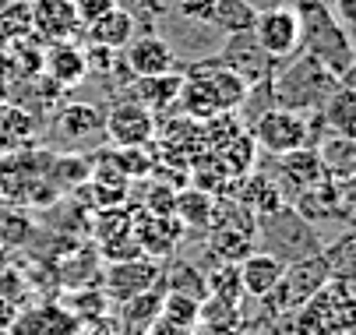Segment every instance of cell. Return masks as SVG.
Returning a JSON list of instances; mask_svg holds the SVG:
<instances>
[{
	"label": "cell",
	"instance_id": "1",
	"mask_svg": "<svg viewBox=\"0 0 356 335\" xmlns=\"http://www.w3.org/2000/svg\"><path fill=\"white\" fill-rule=\"evenodd\" d=\"M300 18V54L314 57L335 81L353 85V32H346L325 0H296L293 4Z\"/></svg>",
	"mask_w": 356,
	"mask_h": 335
},
{
	"label": "cell",
	"instance_id": "2",
	"mask_svg": "<svg viewBox=\"0 0 356 335\" xmlns=\"http://www.w3.org/2000/svg\"><path fill=\"white\" fill-rule=\"evenodd\" d=\"M250 95V85L222 60H201L184 74L177 106L191 120H209L216 113H236Z\"/></svg>",
	"mask_w": 356,
	"mask_h": 335
},
{
	"label": "cell",
	"instance_id": "3",
	"mask_svg": "<svg viewBox=\"0 0 356 335\" xmlns=\"http://www.w3.org/2000/svg\"><path fill=\"white\" fill-rule=\"evenodd\" d=\"M325 131L321 117L318 113H307V110H289V106H272L265 110L250 127V138L261 152H268L272 159L275 156H286L293 149H303V145H314L318 134Z\"/></svg>",
	"mask_w": 356,
	"mask_h": 335
},
{
	"label": "cell",
	"instance_id": "4",
	"mask_svg": "<svg viewBox=\"0 0 356 335\" xmlns=\"http://www.w3.org/2000/svg\"><path fill=\"white\" fill-rule=\"evenodd\" d=\"M328 275L332 272H328L321 251L307 254V258H296V261H286V272H282L279 286L268 297H261V304L272 307V318H289L293 311H300L321 290V286L328 282Z\"/></svg>",
	"mask_w": 356,
	"mask_h": 335
},
{
	"label": "cell",
	"instance_id": "5",
	"mask_svg": "<svg viewBox=\"0 0 356 335\" xmlns=\"http://www.w3.org/2000/svg\"><path fill=\"white\" fill-rule=\"evenodd\" d=\"M332 85H335V78L307 54L300 57V64H289L282 71V78L272 81V88L279 95V106L307 110V113H318V106L325 103V95L332 92Z\"/></svg>",
	"mask_w": 356,
	"mask_h": 335
},
{
	"label": "cell",
	"instance_id": "6",
	"mask_svg": "<svg viewBox=\"0 0 356 335\" xmlns=\"http://www.w3.org/2000/svg\"><path fill=\"white\" fill-rule=\"evenodd\" d=\"M254 46L268 57V60H289L300 54V18L293 4H272L265 11L254 15L250 25Z\"/></svg>",
	"mask_w": 356,
	"mask_h": 335
},
{
	"label": "cell",
	"instance_id": "7",
	"mask_svg": "<svg viewBox=\"0 0 356 335\" xmlns=\"http://www.w3.org/2000/svg\"><path fill=\"white\" fill-rule=\"evenodd\" d=\"M103 134L117 149H148L156 141V113L131 99H120L103 113Z\"/></svg>",
	"mask_w": 356,
	"mask_h": 335
},
{
	"label": "cell",
	"instance_id": "8",
	"mask_svg": "<svg viewBox=\"0 0 356 335\" xmlns=\"http://www.w3.org/2000/svg\"><path fill=\"white\" fill-rule=\"evenodd\" d=\"M159 265L148 258H127V261H110L106 272L99 275V290L110 297V304H124L145 290L159 286Z\"/></svg>",
	"mask_w": 356,
	"mask_h": 335
},
{
	"label": "cell",
	"instance_id": "9",
	"mask_svg": "<svg viewBox=\"0 0 356 335\" xmlns=\"http://www.w3.org/2000/svg\"><path fill=\"white\" fill-rule=\"evenodd\" d=\"M29 32L42 46L67 42L81 35V22L71 0H29Z\"/></svg>",
	"mask_w": 356,
	"mask_h": 335
},
{
	"label": "cell",
	"instance_id": "10",
	"mask_svg": "<svg viewBox=\"0 0 356 335\" xmlns=\"http://www.w3.org/2000/svg\"><path fill=\"white\" fill-rule=\"evenodd\" d=\"M120 64L127 67L131 78L170 74V71H177V54H173V46H170L159 32H145V35H134V39L124 46Z\"/></svg>",
	"mask_w": 356,
	"mask_h": 335
},
{
	"label": "cell",
	"instance_id": "11",
	"mask_svg": "<svg viewBox=\"0 0 356 335\" xmlns=\"http://www.w3.org/2000/svg\"><path fill=\"white\" fill-rule=\"evenodd\" d=\"M42 78H49L54 85H60L64 92L67 88H78L85 78H88V67H85V54L74 39L67 42H49L42 46Z\"/></svg>",
	"mask_w": 356,
	"mask_h": 335
},
{
	"label": "cell",
	"instance_id": "12",
	"mask_svg": "<svg viewBox=\"0 0 356 335\" xmlns=\"http://www.w3.org/2000/svg\"><path fill=\"white\" fill-rule=\"evenodd\" d=\"M275 159H279V177H275V183H279V190L286 195V205H289L293 195H300V190H307L311 183L325 180V170H321V159H318L314 145L293 149V152L275 156Z\"/></svg>",
	"mask_w": 356,
	"mask_h": 335
},
{
	"label": "cell",
	"instance_id": "13",
	"mask_svg": "<svg viewBox=\"0 0 356 335\" xmlns=\"http://www.w3.org/2000/svg\"><path fill=\"white\" fill-rule=\"evenodd\" d=\"M85 325L64 304H42L15 318L11 335H81Z\"/></svg>",
	"mask_w": 356,
	"mask_h": 335
},
{
	"label": "cell",
	"instance_id": "14",
	"mask_svg": "<svg viewBox=\"0 0 356 335\" xmlns=\"http://www.w3.org/2000/svg\"><path fill=\"white\" fill-rule=\"evenodd\" d=\"M54 131L67 145H85L95 134H103V110L92 103H60L54 110Z\"/></svg>",
	"mask_w": 356,
	"mask_h": 335
},
{
	"label": "cell",
	"instance_id": "15",
	"mask_svg": "<svg viewBox=\"0 0 356 335\" xmlns=\"http://www.w3.org/2000/svg\"><path fill=\"white\" fill-rule=\"evenodd\" d=\"M134 240H138V251L145 258H170L180 244V222L173 215H138L134 222Z\"/></svg>",
	"mask_w": 356,
	"mask_h": 335
},
{
	"label": "cell",
	"instance_id": "16",
	"mask_svg": "<svg viewBox=\"0 0 356 335\" xmlns=\"http://www.w3.org/2000/svg\"><path fill=\"white\" fill-rule=\"evenodd\" d=\"M236 268H240L243 297L261 300V297H268L275 286H279V279H282V272H286V258H279V254H272V251H258V247H254Z\"/></svg>",
	"mask_w": 356,
	"mask_h": 335
},
{
	"label": "cell",
	"instance_id": "17",
	"mask_svg": "<svg viewBox=\"0 0 356 335\" xmlns=\"http://www.w3.org/2000/svg\"><path fill=\"white\" fill-rule=\"evenodd\" d=\"M314 152L321 159V170L332 183H353L356 173V138L335 134V131H321L314 141Z\"/></svg>",
	"mask_w": 356,
	"mask_h": 335
},
{
	"label": "cell",
	"instance_id": "18",
	"mask_svg": "<svg viewBox=\"0 0 356 335\" xmlns=\"http://www.w3.org/2000/svg\"><path fill=\"white\" fill-rule=\"evenodd\" d=\"M180 85H184V74L180 71H170V74H148V78H134L127 85V99L145 106L148 113H166L177 106L180 99Z\"/></svg>",
	"mask_w": 356,
	"mask_h": 335
},
{
	"label": "cell",
	"instance_id": "19",
	"mask_svg": "<svg viewBox=\"0 0 356 335\" xmlns=\"http://www.w3.org/2000/svg\"><path fill=\"white\" fill-rule=\"evenodd\" d=\"M81 32L88 35V42H95V46H110V50L120 54L124 46L138 35V22H134V11L113 4L106 15H99L95 22H88Z\"/></svg>",
	"mask_w": 356,
	"mask_h": 335
},
{
	"label": "cell",
	"instance_id": "20",
	"mask_svg": "<svg viewBox=\"0 0 356 335\" xmlns=\"http://www.w3.org/2000/svg\"><path fill=\"white\" fill-rule=\"evenodd\" d=\"M39 138V117L22 103H0V152L29 149Z\"/></svg>",
	"mask_w": 356,
	"mask_h": 335
},
{
	"label": "cell",
	"instance_id": "21",
	"mask_svg": "<svg viewBox=\"0 0 356 335\" xmlns=\"http://www.w3.org/2000/svg\"><path fill=\"white\" fill-rule=\"evenodd\" d=\"M240 202H243L254 215H258V219L286 209V195L279 190V183L272 180V173H258V170H250V173L240 180Z\"/></svg>",
	"mask_w": 356,
	"mask_h": 335
},
{
	"label": "cell",
	"instance_id": "22",
	"mask_svg": "<svg viewBox=\"0 0 356 335\" xmlns=\"http://www.w3.org/2000/svg\"><path fill=\"white\" fill-rule=\"evenodd\" d=\"M318 117L328 131L335 134H346V138H356V99H353V85L346 81H335L332 92L325 95V103L318 106Z\"/></svg>",
	"mask_w": 356,
	"mask_h": 335
},
{
	"label": "cell",
	"instance_id": "23",
	"mask_svg": "<svg viewBox=\"0 0 356 335\" xmlns=\"http://www.w3.org/2000/svg\"><path fill=\"white\" fill-rule=\"evenodd\" d=\"M159 307H163V290L156 286V290H145L124 304H117V328L120 335H131V332H148V325L159 318Z\"/></svg>",
	"mask_w": 356,
	"mask_h": 335
},
{
	"label": "cell",
	"instance_id": "24",
	"mask_svg": "<svg viewBox=\"0 0 356 335\" xmlns=\"http://www.w3.org/2000/svg\"><path fill=\"white\" fill-rule=\"evenodd\" d=\"M159 286H163V293H180V297H191V300H205L209 297V286H205V272H201L197 265L177 258L170 261L166 272H159Z\"/></svg>",
	"mask_w": 356,
	"mask_h": 335
},
{
	"label": "cell",
	"instance_id": "25",
	"mask_svg": "<svg viewBox=\"0 0 356 335\" xmlns=\"http://www.w3.org/2000/svg\"><path fill=\"white\" fill-rule=\"evenodd\" d=\"M212 209H216V198L205 195L201 187L180 190V195L173 198V219H177L180 226H191V229H209Z\"/></svg>",
	"mask_w": 356,
	"mask_h": 335
},
{
	"label": "cell",
	"instance_id": "26",
	"mask_svg": "<svg viewBox=\"0 0 356 335\" xmlns=\"http://www.w3.org/2000/svg\"><path fill=\"white\" fill-rule=\"evenodd\" d=\"M258 240H254L250 233H240V229H229V226H212V236H209V254H216L219 261H233L240 265Z\"/></svg>",
	"mask_w": 356,
	"mask_h": 335
},
{
	"label": "cell",
	"instance_id": "27",
	"mask_svg": "<svg viewBox=\"0 0 356 335\" xmlns=\"http://www.w3.org/2000/svg\"><path fill=\"white\" fill-rule=\"evenodd\" d=\"M67 311L81 321V325H95V321H103L110 318V297L99 290V286H74V297L67 300Z\"/></svg>",
	"mask_w": 356,
	"mask_h": 335
},
{
	"label": "cell",
	"instance_id": "28",
	"mask_svg": "<svg viewBox=\"0 0 356 335\" xmlns=\"http://www.w3.org/2000/svg\"><path fill=\"white\" fill-rule=\"evenodd\" d=\"M205 286H209V297H216V300H229V304L243 300L240 268L233 261H219L212 272H205Z\"/></svg>",
	"mask_w": 356,
	"mask_h": 335
},
{
	"label": "cell",
	"instance_id": "29",
	"mask_svg": "<svg viewBox=\"0 0 356 335\" xmlns=\"http://www.w3.org/2000/svg\"><path fill=\"white\" fill-rule=\"evenodd\" d=\"M197 300L191 297H180V293H163V307H159V318L173 321V325H184V328H197Z\"/></svg>",
	"mask_w": 356,
	"mask_h": 335
},
{
	"label": "cell",
	"instance_id": "30",
	"mask_svg": "<svg viewBox=\"0 0 356 335\" xmlns=\"http://www.w3.org/2000/svg\"><path fill=\"white\" fill-rule=\"evenodd\" d=\"M81 54H85V67H88V74H113V67L120 64L117 50H110V46H95V42H88V46H81Z\"/></svg>",
	"mask_w": 356,
	"mask_h": 335
},
{
	"label": "cell",
	"instance_id": "31",
	"mask_svg": "<svg viewBox=\"0 0 356 335\" xmlns=\"http://www.w3.org/2000/svg\"><path fill=\"white\" fill-rule=\"evenodd\" d=\"M177 11L194 25H216L219 0H177Z\"/></svg>",
	"mask_w": 356,
	"mask_h": 335
},
{
	"label": "cell",
	"instance_id": "32",
	"mask_svg": "<svg viewBox=\"0 0 356 335\" xmlns=\"http://www.w3.org/2000/svg\"><path fill=\"white\" fill-rule=\"evenodd\" d=\"M74 4V15H78V22H81V28L88 25V22H95L99 15H106L117 0H71Z\"/></svg>",
	"mask_w": 356,
	"mask_h": 335
},
{
	"label": "cell",
	"instance_id": "33",
	"mask_svg": "<svg viewBox=\"0 0 356 335\" xmlns=\"http://www.w3.org/2000/svg\"><path fill=\"white\" fill-rule=\"evenodd\" d=\"M328 11L335 15V22H339L346 32H353V28H356V0H332Z\"/></svg>",
	"mask_w": 356,
	"mask_h": 335
},
{
	"label": "cell",
	"instance_id": "34",
	"mask_svg": "<svg viewBox=\"0 0 356 335\" xmlns=\"http://www.w3.org/2000/svg\"><path fill=\"white\" fill-rule=\"evenodd\" d=\"M148 335H194V328H184V325L166 321V318H156L148 325Z\"/></svg>",
	"mask_w": 356,
	"mask_h": 335
},
{
	"label": "cell",
	"instance_id": "35",
	"mask_svg": "<svg viewBox=\"0 0 356 335\" xmlns=\"http://www.w3.org/2000/svg\"><path fill=\"white\" fill-rule=\"evenodd\" d=\"M81 335H120V328H117V321H113V318H103V321L88 325Z\"/></svg>",
	"mask_w": 356,
	"mask_h": 335
},
{
	"label": "cell",
	"instance_id": "36",
	"mask_svg": "<svg viewBox=\"0 0 356 335\" xmlns=\"http://www.w3.org/2000/svg\"><path fill=\"white\" fill-rule=\"evenodd\" d=\"M15 78H18V71H15V64H11L8 50H0V81H4V85H11Z\"/></svg>",
	"mask_w": 356,
	"mask_h": 335
},
{
	"label": "cell",
	"instance_id": "37",
	"mask_svg": "<svg viewBox=\"0 0 356 335\" xmlns=\"http://www.w3.org/2000/svg\"><path fill=\"white\" fill-rule=\"evenodd\" d=\"M8 99H11V95H8V85L0 81V103H8Z\"/></svg>",
	"mask_w": 356,
	"mask_h": 335
},
{
	"label": "cell",
	"instance_id": "38",
	"mask_svg": "<svg viewBox=\"0 0 356 335\" xmlns=\"http://www.w3.org/2000/svg\"><path fill=\"white\" fill-rule=\"evenodd\" d=\"M131 335H148V332H131Z\"/></svg>",
	"mask_w": 356,
	"mask_h": 335
}]
</instances>
